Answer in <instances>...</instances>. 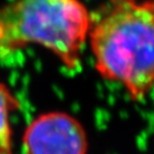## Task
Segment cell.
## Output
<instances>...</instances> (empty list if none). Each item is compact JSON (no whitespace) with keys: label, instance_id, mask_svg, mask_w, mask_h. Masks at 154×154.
I'll return each mask as SVG.
<instances>
[{"label":"cell","instance_id":"cell-4","mask_svg":"<svg viewBox=\"0 0 154 154\" xmlns=\"http://www.w3.org/2000/svg\"><path fill=\"white\" fill-rule=\"evenodd\" d=\"M21 108V102L9 86L0 80V154H14L12 116Z\"/></svg>","mask_w":154,"mask_h":154},{"label":"cell","instance_id":"cell-3","mask_svg":"<svg viewBox=\"0 0 154 154\" xmlns=\"http://www.w3.org/2000/svg\"><path fill=\"white\" fill-rule=\"evenodd\" d=\"M24 154H87L84 126L64 111H48L35 117L23 135Z\"/></svg>","mask_w":154,"mask_h":154},{"label":"cell","instance_id":"cell-2","mask_svg":"<svg viewBox=\"0 0 154 154\" xmlns=\"http://www.w3.org/2000/svg\"><path fill=\"white\" fill-rule=\"evenodd\" d=\"M92 13L81 0H12L0 4V60L31 45L55 55L70 72L81 69Z\"/></svg>","mask_w":154,"mask_h":154},{"label":"cell","instance_id":"cell-1","mask_svg":"<svg viewBox=\"0 0 154 154\" xmlns=\"http://www.w3.org/2000/svg\"><path fill=\"white\" fill-rule=\"evenodd\" d=\"M88 42L98 75L142 101L154 87V0H106Z\"/></svg>","mask_w":154,"mask_h":154}]
</instances>
